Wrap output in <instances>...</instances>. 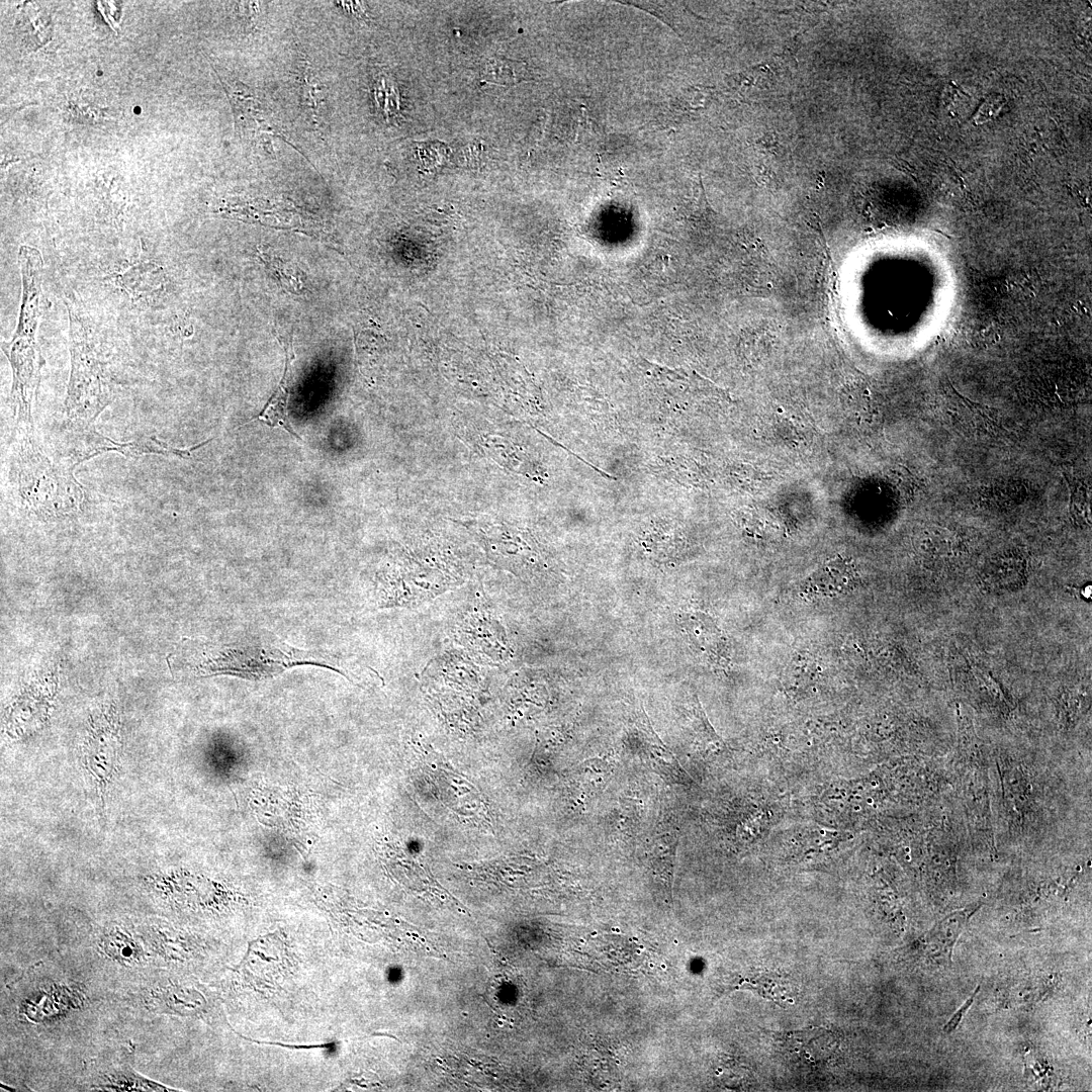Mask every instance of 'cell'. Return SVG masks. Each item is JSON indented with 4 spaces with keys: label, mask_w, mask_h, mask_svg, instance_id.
Here are the masks:
<instances>
[{
    "label": "cell",
    "mask_w": 1092,
    "mask_h": 1092,
    "mask_svg": "<svg viewBox=\"0 0 1092 1092\" xmlns=\"http://www.w3.org/2000/svg\"><path fill=\"white\" fill-rule=\"evenodd\" d=\"M173 673L187 677L231 674L247 679L273 677L297 665H318L343 673L325 655L297 648L270 631H250L232 641L183 639L169 655Z\"/></svg>",
    "instance_id": "1"
},
{
    "label": "cell",
    "mask_w": 1092,
    "mask_h": 1092,
    "mask_svg": "<svg viewBox=\"0 0 1092 1092\" xmlns=\"http://www.w3.org/2000/svg\"><path fill=\"white\" fill-rule=\"evenodd\" d=\"M77 465L37 440L34 428L14 427L7 460V489L13 504L42 521L77 515L85 490L74 476Z\"/></svg>",
    "instance_id": "2"
},
{
    "label": "cell",
    "mask_w": 1092,
    "mask_h": 1092,
    "mask_svg": "<svg viewBox=\"0 0 1092 1092\" xmlns=\"http://www.w3.org/2000/svg\"><path fill=\"white\" fill-rule=\"evenodd\" d=\"M70 320L71 371L65 398L69 432L95 429L94 423L112 402L114 381L110 359L93 322L67 301Z\"/></svg>",
    "instance_id": "3"
},
{
    "label": "cell",
    "mask_w": 1092,
    "mask_h": 1092,
    "mask_svg": "<svg viewBox=\"0 0 1092 1092\" xmlns=\"http://www.w3.org/2000/svg\"><path fill=\"white\" fill-rule=\"evenodd\" d=\"M36 332L35 327L18 326L10 341L1 342V349L12 372L7 402L12 411L14 427L34 428L32 405L46 363L36 342Z\"/></svg>",
    "instance_id": "4"
},
{
    "label": "cell",
    "mask_w": 1092,
    "mask_h": 1092,
    "mask_svg": "<svg viewBox=\"0 0 1092 1092\" xmlns=\"http://www.w3.org/2000/svg\"><path fill=\"white\" fill-rule=\"evenodd\" d=\"M118 722L113 709L99 712L93 717L83 743V768L101 802L118 769L121 748Z\"/></svg>",
    "instance_id": "5"
},
{
    "label": "cell",
    "mask_w": 1092,
    "mask_h": 1092,
    "mask_svg": "<svg viewBox=\"0 0 1092 1092\" xmlns=\"http://www.w3.org/2000/svg\"><path fill=\"white\" fill-rule=\"evenodd\" d=\"M95 944L101 957L119 967H143L154 960L141 923L111 921L96 932Z\"/></svg>",
    "instance_id": "6"
},
{
    "label": "cell",
    "mask_w": 1092,
    "mask_h": 1092,
    "mask_svg": "<svg viewBox=\"0 0 1092 1092\" xmlns=\"http://www.w3.org/2000/svg\"><path fill=\"white\" fill-rule=\"evenodd\" d=\"M130 1054L97 1068L91 1077V1090L98 1091H175L168 1086L139 1074L131 1065Z\"/></svg>",
    "instance_id": "7"
},
{
    "label": "cell",
    "mask_w": 1092,
    "mask_h": 1092,
    "mask_svg": "<svg viewBox=\"0 0 1092 1092\" xmlns=\"http://www.w3.org/2000/svg\"><path fill=\"white\" fill-rule=\"evenodd\" d=\"M107 278L133 301L158 294L166 281L164 268L152 259H141Z\"/></svg>",
    "instance_id": "8"
},
{
    "label": "cell",
    "mask_w": 1092,
    "mask_h": 1092,
    "mask_svg": "<svg viewBox=\"0 0 1092 1092\" xmlns=\"http://www.w3.org/2000/svg\"><path fill=\"white\" fill-rule=\"evenodd\" d=\"M855 572L853 565L845 558L828 560L818 567L802 584V590L809 597H836L853 587Z\"/></svg>",
    "instance_id": "9"
},
{
    "label": "cell",
    "mask_w": 1092,
    "mask_h": 1092,
    "mask_svg": "<svg viewBox=\"0 0 1092 1092\" xmlns=\"http://www.w3.org/2000/svg\"><path fill=\"white\" fill-rule=\"evenodd\" d=\"M782 1040L786 1048L807 1065L825 1063L836 1048L835 1036L830 1030L810 1028L787 1032Z\"/></svg>",
    "instance_id": "10"
},
{
    "label": "cell",
    "mask_w": 1092,
    "mask_h": 1092,
    "mask_svg": "<svg viewBox=\"0 0 1092 1092\" xmlns=\"http://www.w3.org/2000/svg\"><path fill=\"white\" fill-rule=\"evenodd\" d=\"M692 645L710 661H721L727 650L726 640L713 620L705 614H687L680 620Z\"/></svg>",
    "instance_id": "11"
},
{
    "label": "cell",
    "mask_w": 1092,
    "mask_h": 1092,
    "mask_svg": "<svg viewBox=\"0 0 1092 1092\" xmlns=\"http://www.w3.org/2000/svg\"><path fill=\"white\" fill-rule=\"evenodd\" d=\"M284 349L286 354L285 369L279 386L269 398L261 413L253 418L252 421L258 420L271 428L280 427L294 438L301 440L298 434L292 429L287 415L290 382L292 379V360L294 356L290 343L285 344Z\"/></svg>",
    "instance_id": "12"
},
{
    "label": "cell",
    "mask_w": 1092,
    "mask_h": 1092,
    "mask_svg": "<svg viewBox=\"0 0 1092 1092\" xmlns=\"http://www.w3.org/2000/svg\"><path fill=\"white\" fill-rule=\"evenodd\" d=\"M976 907L966 908L949 914L937 922L925 935V944L932 957H939L950 962L953 946L967 924L970 917L975 913Z\"/></svg>",
    "instance_id": "13"
},
{
    "label": "cell",
    "mask_w": 1092,
    "mask_h": 1092,
    "mask_svg": "<svg viewBox=\"0 0 1092 1092\" xmlns=\"http://www.w3.org/2000/svg\"><path fill=\"white\" fill-rule=\"evenodd\" d=\"M740 985L754 990L761 997L787 1007L795 1003L796 992L789 978L771 971L749 974Z\"/></svg>",
    "instance_id": "14"
},
{
    "label": "cell",
    "mask_w": 1092,
    "mask_h": 1092,
    "mask_svg": "<svg viewBox=\"0 0 1092 1092\" xmlns=\"http://www.w3.org/2000/svg\"><path fill=\"white\" fill-rule=\"evenodd\" d=\"M19 33L28 50H37L52 39V22L47 13L26 2L19 16Z\"/></svg>",
    "instance_id": "15"
},
{
    "label": "cell",
    "mask_w": 1092,
    "mask_h": 1092,
    "mask_svg": "<svg viewBox=\"0 0 1092 1092\" xmlns=\"http://www.w3.org/2000/svg\"><path fill=\"white\" fill-rule=\"evenodd\" d=\"M480 77L482 82L502 86H513L528 81L527 64L522 61L493 57L483 66Z\"/></svg>",
    "instance_id": "16"
},
{
    "label": "cell",
    "mask_w": 1092,
    "mask_h": 1092,
    "mask_svg": "<svg viewBox=\"0 0 1092 1092\" xmlns=\"http://www.w3.org/2000/svg\"><path fill=\"white\" fill-rule=\"evenodd\" d=\"M979 991H980V986H977L976 989L974 990V992L972 993V995L962 1004V1006L947 1020V1022L942 1027V1030L945 1033H951L959 1026V1024L961 1023V1021L964 1018L965 1014L968 1012V1010L972 1006L973 1002L975 1001Z\"/></svg>",
    "instance_id": "17"
},
{
    "label": "cell",
    "mask_w": 1092,
    "mask_h": 1092,
    "mask_svg": "<svg viewBox=\"0 0 1092 1092\" xmlns=\"http://www.w3.org/2000/svg\"><path fill=\"white\" fill-rule=\"evenodd\" d=\"M753 146L761 151L776 153L780 148L778 135L775 131L767 132L753 142Z\"/></svg>",
    "instance_id": "18"
},
{
    "label": "cell",
    "mask_w": 1092,
    "mask_h": 1092,
    "mask_svg": "<svg viewBox=\"0 0 1092 1092\" xmlns=\"http://www.w3.org/2000/svg\"><path fill=\"white\" fill-rule=\"evenodd\" d=\"M1084 590H1085V594H1083V595H1084V597H1085L1086 599H1091V593H1092V592H1091V585H1087V586H1086V587L1084 588Z\"/></svg>",
    "instance_id": "19"
}]
</instances>
